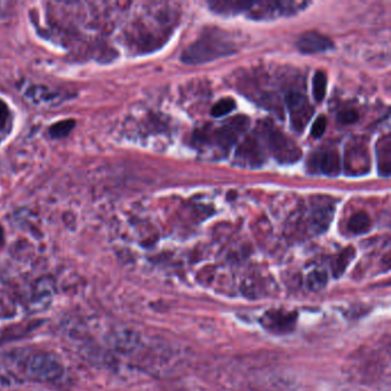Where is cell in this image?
<instances>
[{"instance_id":"obj_14","label":"cell","mask_w":391,"mask_h":391,"mask_svg":"<svg viewBox=\"0 0 391 391\" xmlns=\"http://www.w3.org/2000/svg\"><path fill=\"white\" fill-rule=\"evenodd\" d=\"M291 319L294 320L295 318L291 317L289 314L284 316L282 312H269L266 314V320H268L269 326L271 328H278L279 331H284L289 329L291 325Z\"/></svg>"},{"instance_id":"obj_11","label":"cell","mask_w":391,"mask_h":391,"mask_svg":"<svg viewBox=\"0 0 391 391\" xmlns=\"http://www.w3.org/2000/svg\"><path fill=\"white\" fill-rule=\"evenodd\" d=\"M376 161L379 174L389 177L391 172V138L389 134L380 138L376 144Z\"/></svg>"},{"instance_id":"obj_20","label":"cell","mask_w":391,"mask_h":391,"mask_svg":"<svg viewBox=\"0 0 391 391\" xmlns=\"http://www.w3.org/2000/svg\"><path fill=\"white\" fill-rule=\"evenodd\" d=\"M326 127H327V120H326L324 115H320L317 120H314V123L312 124V137L316 138V139H319V138L322 137V134H324L325 131H326Z\"/></svg>"},{"instance_id":"obj_6","label":"cell","mask_w":391,"mask_h":391,"mask_svg":"<svg viewBox=\"0 0 391 391\" xmlns=\"http://www.w3.org/2000/svg\"><path fill=\"white\" fill-rule=\"evenodd\" d=\"M249 120L244 116L231 118L228 123L216 131V141L221 148H230L235 144L237 138L247 130Z\"/></svg>"},{"instance_id":"obj_1","label":"cell","mask_w":391,"mask_h":391,"mask_svg":"<svg viewBox=\"0 0 391 391\" xmlns=\"http://www.w3.org/2000/svg\"><path fill=\"white\" fill-rule=\"evenodd\" d=\"M235 52V42L228 33L218 28H208L183 52L181 61L188 64H202L228 57Z\"/></svg>"},{"instance_id":"obj_15","label":"cell","mask_w":391,"mask_h":391,"mask_svg":"<svg viewBox=\"0 0 391 391\" xmlns=\"http://www.w3.org/2000/svg\"><path fill=\"white\" fill-rule=\"evenodd\" d=\"M326 89H327V78L322 71H317L314 74L312 80V92L316 101L320 102L324 100L326 96Z\"/></svg>"},{"instance_id":"obj_12","label":"cell","mask_w":391,"mask_h":391,"mask_svg":"<svg viewBox=\"0 0 391 391\" xmlns=\"http://www.w3.org/2000/svg\"><path fill=\"white\" fill-rule=\"evenodd\" d=\"M334 208L331 206H320V207L316 208L312 214V225H313L314 230L320 233L324 232L328 228V225L331 223V217L334 214Z\"/></svg>"},{"instance_id":"obj_16","label":"cell","mask_w":391,"mask_h":391,"mask_svg":"<svg viewBox=\"0 0 391 391\" xmlns=\"http://www.w3.org/2000/svg\"><path fill=\"white\" fill-rule=\"evenodd\" d=\"M74 120H64L52 125L50 129V134L54 139H61V138L67 137L71 134V130L75 127Z\"/></svg>"},{"instance_id":"obj_19","label":"cell","mask_w":391,"mask_h":391,"mask_svg":"<svg viewBox=\"0 0 391 391\" xmlns=\"http://www.w3.org/2000/svg\"><path fill=\"white\" fill-rule=\"evenodd\" d=\"M354 256V251L352 247L345 249V251H342L341 255L336 258V262L334 264V271L335 274H340L345 271V269L348 266L349 263L352 262V258Z\"/></svg>"},{"instance_id":"obj_21","label":"cell","mask_w":391,"mask_h":391,"mask_svg":"<svg viewBox=\"0 0 391 391\" xmlns=\"http://www.w3.org/2000/svg\"><path fill=\"white\" fill-rule=\"evenodd\" d=\"M358 118H359V115H358L356 111H341V113L338 115V120L342 124L354 123V122H357Z\"/></svg>"},{"instance_id":"obj_5","label":"cell","mask_w":391,"mask_h":391,"mask_svg":"<svg viewBox=\"0 0 391 391\" xmlns=\"http://www.w3.org/2000/svg\"><path fill=\"white\" fill-rule=\"evenodd\" d=\"M284 101L289 111L291 127L296 132H303L313 116L312 104L309 102L308 98L304 94L295 91L289 92Z\"/></svg>"},{"instance_id":"obj_22","label":"cell","mask_w":391,"mask_h":391,"mask_svg":"<svg viewBox=\"0 0 391 391\" xmlns=\"http://www.w3.org/2000/svg\"><path fill=\"white\" fill-rule=\"evenodd\" d=\"M8 108L3 101H0V127H3L6 123L7 118H8Z\"/></svg>"},{"instance_id":"obj_13","label":"cell","mask_w":391,"mask_h":391,"mask_svg":"<svg viewBox=\"0 0 391 391\" xmlns=\"http://www.w3.org/2000/svg\"><path fill=\"white\" fill-rule=\"evenodd\" d=\"M371 228V218L365 211H359L354 214L348 223L349 231L354 235H363Z\"/></svg>"},{"instance_id":"obj_18","label":"cell","mask_w":391,"mask_h":391,"mask_svg":"<svg viewBox=\"0 0 391 391\" xmlns=\"http://www.w3.org/2000/svg\"><path fill=\"white\" fill-rule=\"evenodd\" d=\"M327 284V274L321 270H316L309 274L308 286L312 291H320Z\"/></svg>"},{"instance_id":"obj_10","label":"cell","mask_w":391,"mask_h":391,"mask_svg":"<svg viewBox=\"0 0 391 391\" xmlns=\"http://www.w3.org/2000/svg\"><path fill=\"white\" fill-rule=\"evenodd\" d=\"M253 3L254 1H246V0H216V1H210L209 7L215 13L235 15V14L248 12L253 6Z\"/></svg>"},{"instance_id":"obj_3","label":"cell","mask_w":391,"mask_h":391,"mask_svg":"<svg viewBox=\"0 0 391 391\" xmlns=\"http://www.w3.org/2000/svg\"><path fill=\"white\" fill-rule=\"evenodd\" d=\"M24 368L31 378L53 381L60 378L64 372L62 365L57 357L50 354H31L24 361Z\"/></svg>"},{"instance_id":"obj_2","label":"cell","mask_w":391,"mask_h":391,"mask_svg":"<svg viewBox=\"0 0 391 391\" xmlns=\"http://www.w3.org/2000/svg\"><path fill=\"white\" fill-rule=\"evenodd\" d=\"M262 134H264L265 141L278 162L295 163L301 158V148L271 124L264 123L262 127Z\"/></svg>"},{"instance_id":"obj_8","label":"cell","mask_w":391,"mask_h":391,"mask_svg":"<svg viewBox=\"0 0 391 391\" xmlns=\"http://www.w3.org/2000/svg\"><path fill=\"white\" fill-rule=\"evenodd\" d=\"M237 162L242 167H258L263 163V152L261 145L255 138L249 137L237 148L235 153Z\"/></svg>"},{"instance_id":"obj_4","label":"cell","mask_w":391,"mask_h":391,"mask_svg":"<svg viewBox=\"0 0 391 391\" xmlns=\"http://www.w3.org/2000/svg\"><path fill=\"white\" fill-rule=\"evenodd\" d=\"M308 3L301 1H254L248 10V15L255 20H265L278 17L293 15Z\"/></svg>"},{"instance_id":"obj_17","label":"cell","mask_w":391,"mask_h":391,"mask_svg":"<svg viewBox=\"0 0 391 391\" xmlns=\"http://www.w3.org/2000/svg\"><path fill=\"white\" fill-rule=\"evenodd\" d=\"M235 107V102L232 99H221L211 108V115L216 118H223L225 115L230 114Z\"/></svg>"},{"instance_id":"obj_9","label":"cell","mask_w":391,"mask_h":391,"mask_svg":"<svg viewBox=\"0 0 391 391\" xmlns=\"http://www.w3.org/2000/svg\"><path fill=\"white\" fill-rule=\"evenodd\" d=\"M317 161L316 165L320 171L321 174L326 176H338L341 172V158L338 152L334 149H328V151L317 155Z\"/></svg>"},{"instance_id":"obj_7","label":"cell","mask_w":391,"mask_h":391,"mask_svg":"<svg viewBox=\"0 0 391 391\" xmlns=\"http://www.w3.org/2000/svg\"><path fill=\"white\" fill-rule=\"evenodd\" d=\"M298 51L304 54L324 53L334 48V44L327 36L317 31H307L296 42Z\"/></svg>"}]
</instances>
